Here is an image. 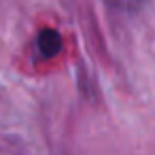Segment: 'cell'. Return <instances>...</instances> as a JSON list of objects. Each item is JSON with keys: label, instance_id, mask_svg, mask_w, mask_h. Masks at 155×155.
<instances>
[{"label": "cell", "instance_id": "6da1fadb", "mask_svg": "<svg viewBox=\"0 0 155 155\" xmlns=\"http://www.w3.org/2000/svg\"><path fill=\"white\" fill-rule=\"evenodd\" d=\"M36 47H38V53L43 58H53L60 53L62 49V36L58 30H51V28H45L38 32L36 36Z\"/></svg>", "mask_w": 155, "mask_h": 155}]
</instances>
